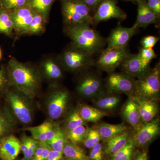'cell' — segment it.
<instances>
[{
  "label": "cell",
  "mask_w": 160,
  "mask_h": 160,
  "mask_svg": "<svg viewBox=\"0 0 160 160\" xmlns=\"http://www.w3.org/2000/svg\"><path fill=\"white\" fill-rule=\"evenodd\" d=\"M101 138L98 132L96 129H88L87 134L83 143L87 148L91 149L96 144L100 142Z\"/></svg>",
  "instance_id": "obj_34"
},
{
  "label": "cell",
  "mask_w": 160,
  "mask_h": 160,
  "mask_svg": "<svg viewBox=\"0 0 160 160\" xmlns=\"http://www.w3.org/2000/svg\"><path fill=\"white\" fill-rule=\"evenodd\" d=\"M27 131L30 132L32 135V138L37 140L39 142H47V139L44 132L41 129L40 126L35 127H29L25 129Z\"/></svg>",
  "instance_id": "obj_37"
},
{
  "label": "cell",
  "mask_w": 160,
  "mask_h": 160,
  "mask_svg": "<svg viewBox=\"0 0 160 160\" xmlns=\"http://www.w3.org/2000/svg\"><path fill=\"white\" fill-rule=\"evenodd\" d=\"M61 1H63V0H61ZM66 1H71V0H66Z\"/></svg>",
  "instance_id": "obj_50"
},
{
  "label": "cell",
  "mask_w": 160,
  "mask_h": 160,
  "mask_svg": "<svg viewBox=\"0 0 160 160\" xmlns=\"http://www.w3.org/2000/svg\"><path fill=\"white\" fill-rule=\"evenodd\" d=\"M138 54L142 59L149 62H151L152 60L157 57V55L152 49H146L141 47Z\"/></svg>",
  "instance_id": "obj_40"
},
{
  "label": "cell",
  "mask_w": 160,
  "mask_h": 160,
  "mask_svg": "<svg viewBox=\"0 0 160 160\" xmlns=\"http://www.w3.org/2000/svg\"><path fill=\"white\" fill-rule=\"evenodd\" d=\"M159 133V122L158 119H154L149 122L143 123L132 138L135 147L142 148L150 144Z\"/></svg>",
  "instance_id": "obj_11"
},
{
  "label": "cell",
  "mask_w": 160,
  "mask_h": 160,
  "mask_svg": "<svg viewBox=\"0 0 160 160\" xmlns=\"http://www.w3.org/2000/svg\"><path fill=\"white\" fill-rule=\"evenodd\" d=\"M6 98L17 119L23 124H30L32 121V111L25 99L17 92L8 90L6 92Z\"/></svg>",
  "instance_id": "obj_8"
},
{
  "label": "cell",
  "mask_w": 160,
  "mask_h": 160,
  "mask_svg": "<svg viewBox=\"0 0 160 160\" xmlns=\"http://www.w3.org/2000/svg\"><path fill=\"white\" fill-rule=\"evenodd\" d=\"M13 28L12 11L0 6V34L12 37L14 33Z\"/></svg>",
  "instance_id": "obj_24"
},
{
  "label": "cell",
  "mask_w": 160,
  "mask_h": 160,
  "mask_svg": "<svg viewBox=\"0 0 160 160\" xmlns=\"http://www.w3.org/2000/svg\"><path fill=\"white\" fill-rule=\"evenodd\" d=\"M138 15L133 26L136 29L146 28L151 24L156 23L159 17L147 5L146 0H138Z\"/></svg>",
  "instance_id": "obj_17"
},
{
  "label": "cell",
  "mask_w": 160,
  "mask_h": 160,
  "mask_svg": "<svg viewBox=\"0 0 160 160\" xmlns=\"http://www.w3.org/2000/svg\"><path fill=\"white\" fill-rule=\"evenodd\" d=\"M47 22L42 15L36 12L29 25L26 35H40L43 34L46 30Z\"/></svg>",
  "instance_id": "obj_29"
},
{
  "label": "cell",
  "mask_w": 160,
  "mask_h": 160,
  "mask_svg": "<svg viewBox=\"0 0 160 160\" xmlns=\"http://www.w3.org/2000/svg\"><path fill=\"white\" fill-rule=\"evenodd\" d=\"M133 97L137 103L142 123L149 122L155 119L158 112V107L156 101Z\"/></svg>",
  "instance_id": "obj_19"
},
{
  "label": "cell",
  "mask_w": 160,
  "mask_h": 160,
  "mask_svg": "<svg viewBox=\"0 0 160 160\" xmlns=\"http://www.w3.org/2000/svg\"><path fill=\"white\" fill-rule=\"evenodd\" d=\"M94 55L72 44L58 58L61 66L71 72L81 71L94 66Z\"/></svg>",
  "instance_id": "obj_3"
},
{
  "label": "cell",
  "mask_w": 160,
  "mask_h": 160,
  "mask_svg": "<svg viewBox=\"0 0 160 160\" xmlns=\"http://www.w3.org/2000/svg\"><path fill=\"white\" fill-rule=\"evenodd\" d=\"M79 111L85 122H97L102 118L108 115L106 112L88 105H83L81 106Z\"/></svg>",
  "instance_id": "obj_23"
},
{
  "label": "cell",
  "mask_w": 160,
  "mask_h": 160,
  "mask_svg": "<svg viewBox=\"0 0 160 160\" xmlns=\"http://www.w3.org/2000/svg\"><path fill=\"white\" fill-rule=\"evenodd\" d=\"M14 121L8 109H0V140L8 135L13 129Z\"/></svg>",
  "instance_id": "obj_27"
},
{
  "label": "cell",
  "mask_w": 160,
  "mask_h": 160,
  "mask_svg": "<svg viewBox=\"0 0 160 160\" xmlns=\"http://www.w3.org/2000/svg\"><path fill=\"white\" fill-rule=\"evenodd\" d=\"M6 69L10 85L26 96L32 98L40 90L41 76L34 67L12 57Z\"/></svg>",
  "instance_id": "obj_1"
},
{
  "label": "cell",
  "mask_w": 160,
  "mask_h": 160,
  "mask_svg": "<svg viewBox=\"0 0 160 160\" xmlns=\"http://www.w3.org/2000/svg\"><path fill=\"white\" fill-rule=\"evenodd\" d=\"M61 2L65 26L83 23L93 25L91 10L83 0H63Z\"/></svg>",
  "instance_id": "obj_5"
},
{
  "label": "cell",
  "mask_w": 160,
  "mask_h": 160,
  "mask_svg": "<svg viewBox=\"0 0 160 160\" xmlns=\"http://www.w3.org/2000/svg\"><path fill=\"white\" fill-rule=\"evenodd\" d=\"M44 134L47 139V142L54 137L56 129H54L53 125L50 122H45L40 125Z\"/></svg>",
  "instance_id": "obj_39"
},
{
  "label": "cell",
  "mask_w": 160,
  "mask_h": 160,
  "mask_svg": "<svg viewBox=\"0 0 160 160\" xmlns=\"http://www.w3.org/2000/svg\"><path fill=\"white\" fill-rule=\"evenodd\" d=\"M132 160H149L148 152L145 150L138 152L134 157L133 156Z\"/></svg>",
  "instance_id": "obj_46"
},
{
  "label": "cell",
  "mask_w": 160,
  "mask_h": 160,
  "mask_svg": "<svg viewBox=\"0 0 160 160\" xmlns=\"http://www.w3.org/2000/svg\"><path fill=\"white\" fill-rule=\"evenodd\" d=\"M56 0H29L28 6L48 21L50 9Z\"/></svg>",
  "instance_id": "obj_28"
},
{
  "label": "cell",
  "mask_w": 160,
  "mask_h": 160,
  "mask_svg": "<svg viewBox=\"0 0 160 160\" xmlns=\"http://www.w3.org/2000/svg\"><path fill=\"white\" fill-rule=\"evenodd\" d=\"M29 0H0V6L9 9H13L28 6Z\"/></svg>",
  "instance_id": "obj_35"
},
{
  "label": "cell",
  "mask_w": 160,
  "mask_h": 160,
  "mask_svg": "<svg viewBox=\"0 0 160 160\" xmlns=\"http://www.w3.org/2000/svg\"><path fill=\"white\" fill-rule=\"evenodd\" d=\"M21 150V141L13 135H8L0 140L1 160H15Z\"/></svg>",
  "instance_id": "obj_16"
},
{
  "label": "cell",
  "mask_w": 160,
  "mask_h": 160,
  "mask_svg": "<svg viewBox=\"0 0 160 160\" xmlns=\"http://www.w3.org/2000/svg\"><path fill=\"white\" fill-rule=\"evenodd\" d=\"M130 54L127 47L110 49L106 48L101 52L97 59L95 60L94 66L103 71L113 72Z\"/></svg>",
  "instance_id": "obj_6"
},
{
  "label": "cell",
  "mask_w": 160,
  "mask_h": 160,
  "mask_svg": "<svg viewBox=\"0 0 160 160\" xmlns=\"http://www.w3.org/2000/svg\"><path fill=\"white\" fill-rule=\"evenodd\" d=\"M137 29L133 26L131 27H125L118 26L112 29L109 38L107 39V48H124L127 47L129 41L136 33Z\"/></svg>",
  "instance_id": "obj_13"
},
{
  "label": "cell",
  "mask_w": 160,
  "mask_h": 160,
  "mask_svg": "<svg viewBox=\"0 0 160 160\" xmlns=\"http://www.w3.org/2000/svg\"><path fill=\"white\" fill-rule=\"evenodd\" d=\"M61 64L52 58H48L44 60L42 64V68L46 77L50 79H60L63 76Z\"/></svg>",
  "instance_id": "obj_25"
},
{
  "label": "cell",
  "mask_w": 160,
  "mask_h": 160,
  "mask_svg": "<svg viewBox=\"0 0 160 160\" xmlns=\"http://www.w3.org/2000/svg\"><path fill=\"white\" fill-rule=\"evenodd\" d=\"M69 98V92L64 89L58 90L52 95L47 107L49 117L52 119H58L62 115Z\"/></svg>",
  "instance_id": "obj_14"
},
{
  "label": "cell",
  "mask_w": 160,
  "mask_h": 160,
  "mask_svg": "<svg viewBox=\"0 0 160 160\" xmlns=\"http://www.w3.org/2000/svg\"><path fill=\"white\" fill-rule=\"evenodd\" d=\"M88 128L85 125H82L67 132V139L69 142L77 144L83 142L86 138Z\"/></svg>",
  "instance_id": "obj_32"
},
{
  "label": "cell",
  "mask_w": 160,
  "mask_h": 160,
  "mask_svg": "<svg viewBox=\"0 0 160 160\" xmlns=\"http://www.w3.org/2000/svg\"><path fill=\"white\" fill-rule=\"evenodd\" d=\"M85 124L86 122L81 117L79 110H75L70 114L66 122V129L68 131L67 132L78 126L85 125Z\"/></svg>",
  "instance_id": "obj_33"
},
{
  "label": "cell",
  "mask_w": 160,
  "mask_h": 160,
  "mask_svg": "<svg viewBox=\"0 0 160 160\" xmlns=\"http://www.w3.org/2000/svg\"><path fill=\"white\" fill-rule=\"evenodd\" d=\"M125 1H131V2H137L138 0H125Z\"/></svg>",
  "instance_id": "obj_48"
},
{
  "label": "cell",
  "mask_w": 160,
  "mask_h": 160,
  "mask_svg": "<svg viewBox=\"0 0 160 160\" xmlns=\"http://www.w3.org/2000/svg\"><path fill=\"white\" fill-rule=\"evenodd\" d=\"M90 26L83 23L65 26L64 31L71 40L72 44L94 55L102 51L107 40Z\"/></svg>",
  "instance_id": "obj_2"
},
{
  "label": "cell",
  "mask_w": 160,
  "mask_h": 160,
  "mask_svg": "<svg viewBox=\"0 0 160 160\" xmlns=\"http://www.w3.org/2000/svg\"><path fill=\"white\" fill-rule=\"evenodd\" d=\"M149 8L159 17L160 0H146Z\"/></svg>",
  "instance_id": "obj_43"
},
{
  "label": "cell",
  "mask_w": 160,
  "mask_h": 160,
  "mask_svg": "<svg viewBox=\"0 0 160 160\" xmlns=\"http://www.w3.org/2000/svg\"><path fill=\"white\" fill-rule=\"evenodd\" d=\"M120 97L117 95L109 93L108 95L102 94L96 97L94 105L98 109L106 111L115 109L119 105Z\"/></svg>",
  "instance_id": "obj_22"
},
{
  "label": "cell",
  "mask_w": 160,
  "mask_h": 160,
  "mask_svg": "<svg viewBox=\"0 0 160 160\" xmlns=\"http://www.w3.org/2000/svg\"><path fill=\"white\" fill-rule=\"evenodd\" d=\"M159 38L154 36L149 35L145 37L140 42L142 47L146 49H152L158 42Z\"/></svg>",
  "instance_id": "obj_41"
},
{
  "label": "cell",
  "mask_w": 160,
  "mask_h": 160,
  "mask_svg": "<svg viewBox=\"0 0 160 160\" xmlns=\"http://www.w3.org/2000/svg\"><path fill=\"white\" fill-rule=\"evenodd\" d=\"M131 136V131L129 129L108 140L106 142V154L111 156L117 152L125 147Z\"/></svg>",
  "instance_id": "obj_21"
},
{
  "label": "cell",
  "mask_w": 160,
  "mask_h": 160,
  "mask_svg": "<svg viewBox=\"0 0 160 160\" xmlns=\"http://www.w3.org/2000/svg\"><path fill=\"white\" fill-rule=\"evenodd\" d=\"M66 141L64 132L62 129L58 127L54 137L46 143L52 150L62 152L63 148Z\"/></svg>",
  "instance_id": "obj_31"
},
{
  "label": "cell",
  "mask_w": 160,
  "mask_h": 160,
  "mask_svg": "<svg viewBox=\"0 0 160 160\" xmlns=\"http://www.w3.org/2000/svg\"><path fill=\"white\" fill-rule=\"evenodd\" d=\"M103 82L97 74L89 72L80 80L77 86L78 93L87 98H96L103 93Z\"/></svg>",
  "instance_id": "obj_10"
},
{
  "label": "cell",
  "mask_w": 160,
  "mask_h": 160,
  "mask_svg": "<svg viewBox=\"0 0 160 160\" xmlns=\"http://www.w3.org/2000/svg\"></svg>",
  "instance_id": "obj_51"
},
{
  "label": "cell",
  "mask_w": 160,
  "mask_h": 160,
  "mask_svg": "<svg viewBox=\"0 0 160 160\" xmlns=\"http://www.w3.org/2000/svg\"><path fill=\"white\" fill-rule=\"evenodd\" d=\"M12 11L14 26L13 32L16 36L19 38L23 35H26L29 25L36 12L28 6Z\"/></svg>",
  "instance_id": "obj_12"
},
{
  "label": "cell",
  "mask_w": 160,
  "mask_h": 160,
  "mask_svg": "<svg viewBox=\"0 0 160 160\" xmlns=\"http://www.w3.org/2000/svg\"><path fill=\"white\" fill-rule=\"evenodd\" d=\"M2 57V51H1V49H0V60L1 59Z\"/></svg>",
  "instance_id": "obj_49"
},
{
  "label": "cell",
  "mask_w": 160,
  "mask_h": 160,
  "mask_svg": "<svg viewBox=\"0 0 160 160\" xmlns=\"http://www.w3.org/2000/svg\"></svg>",
  "instance_id": "obj_52"
},
{
  "label": "cell",
  "mask_w": 160,
  "mask_h": 160,
  "mask_svg": "<svg viewBox=\"0 0 160 160\" xmlns=\"http://www.w3.org/2000/svg\"><path fill=\"white\" fill-rule=\"evenodd\" d=\"M92 16L93 25L112 19L122 21L127 18V14L118 6L114 0H103L98 6Z\"/></svg>",
  "instance_id": "obj_9"
},
{
  "label": "cell",
  "mask_w": 160,
  "mask_h": 160,
  "mask_svg": "<svg viewBox=\"0 0 160 160\" xmlns=\"http://www.w3.org/2000/svg\"><path fill=\"white\" fill-rule=\"evenodd\" d=\"M28 140V152L27 158L25 160H32L33 158V156L36 150L37 149L39 142L37 140L35 139L32 138H27Z\"/></svg>",
  "instance_id": "obj_42"
},
{
  "label": "cell",
  "mask_w": 160,
  "mask_h": 160,
  "mask_svg": "<svg viewBox=\"0 0 160 160\" xmlns=\"http://www.w3.org/2000/svg\"><path fill=\"white\" fill-rule=\"evenodd\" d=\"M9 86L6 67H3L0 69V95L6 92Z\"/></svg>",
  "instance_id": "obj_36"
},
{
  "label": "cell",
  "mask_w": 160,
  "mask_h": 160,
  "mask_svg": "<svg viewBox=\"0 0 160 160\" xmlns=\"http://www.w3.org/2000/svg\"><path fill=\"white\" fill-rule=\"evenodd\" d=\"M96 129L98 132L101 139L106 142L114 137L129 130L128 127L124 123L111 124L101 123Z\"/></svg>",
  "instance_id": "obj_20"
},
{
  "label": "cell",
  "mask_w": 160,
  "mask_h": 160,
  "mask_svg": "<svg viewBox=\"0 0 160 160\" xmlns=\"http://www.w3.org/2000/svg\"><path fill=\"white\" fill-rule=\"evenodd\" d=\"M62 157V152L54 151L51 149L46 160H61Z\"/></svg>",
  "instance_id": "obj_44"
},
{
  "label": "cell",
  "mask_w": 160,
  "mask_h": 160,
  "mask_svg": "<svg viewBox=\"0 0 160 160\" xmlns=\"http://www.w3.org/2000/svg\"><path fill=\"white\" fill-rule=\"evenodd\" d=\"M84 2L91 9H95L103 0H83Z\"/></svg>",
  "instance_id": "obj_47"
},
{
  "label": "cell",
  "mask_w": 160,
  "mask_h": 160,
  "mask_svg": "<svg viewBox=\"0 0 160 160\" xmlns=\"http://www.w3.org/2000/svg\"><path fill=\"white\" fill-rule=\"evenodd\" d=\"M106 86L109 93L122 92L133 96L135 88V78L126 72H109Z\"/></svg>",
  "instance_id": "obj_7"
},
{
  "label": "cell",
  "mask_w": 160,
  "mask_h": 160,
  "mask_svg": "<svg viewBox=\"0 0 160 160\" xmlns=\"http://www.w3.org/2000/svg\"><path fill=\"white\" fill-rule=\"evenodd\" d=\"M122 114L123 118L135 130L142 124L137 103L133 96L129 97L124 104Z\"/></svg>",
  "instance_id": "obj_18"
},
{
  "label": "cell",
  "mask_w": 160,
  "mask_h": 160,
  "mask_svg": "<svg viewBox=\"0 0 160 160\" xmlns=\"http://www.w3.org/2000/svg\"><path fill=\"white\" fill-rule=\"evenodd\" d=\"M103 155L102 145L99 142L92 147L89 157L92 160H103Z\"/></svg>",
  "instance_id": "obj_38"
},
{
  "label": "cell",
  "mask_w": 160,
  "mask_h": 160,
  "mask_svg": "<svg viewBox=\"0 0 160 160\" xmlns=\"http://www.w3.org/2000/svg\"><path fill=\"white\" fill-rule=\"evenodd\" d=\"M62 153L67 160H90L82 148L69 141H66L65 143Z\"/></svg>",
  "instance_id": "obj_26"
},
{
  "label": "cell",
  "mask_w": 160,
  "mask_h": 160,
  "mask_svg": "<svg viewBox=\"0 0 160 160\" xmlns=\"http://www.w3.org/2000/svg\"><path fill=\"white\" fill-rule=\"evenodd\" d=\"M135 146L132 136L125 147L111 156L110 160H132L133 156Z\"/></svg>",
  "instance_id": "obj_30"
},
{
  "label": "cell",
  "mask_w": 160,
  "mask_h": 160,
  "mask_svg": "<svg viewBox=\"0 0 160 160\" xmlns=\"http://www.w3.org/2000/svg\"><path fill=\"white\" fill-rule=\"evenodd\" d=\"M43 148H44V146H43V142H39L37 149L36 150L34 156L32 160H42Z\"/></svg>",
  "instance_id": "obj_45"
},
{
  "label": "cell",
  "mask_w": 160,
  "mask_h": 160,
  "mask_svg": "<svg viewBox=\"0 0 160 160\" xmlns=\"http://www.w3.org/2000/svg\"><path fill=\"white\" fill-rule=\"evenodd\" d=\"M150 63L142 59L138 54H131L120 66L124 72L138 78L150 69Z\"/></svg>",
  "instance_id": "obj_15"
},
{
  "label": "cell",
  "mask_w": 160,
  "mask_h": 160,
  "mask_svg": "<svg viewBox=\"0 0 160 160\" xmlns=\"http://www.w3.org/2000/svg\"><path fill=\"white\" fill-rule=\"evenodd\" d=\"M158 63L138 78L133 96L145 99H158L160 92V68Z\"/></svg>",
  "instance_id": "obj_4"
}]
</instances>
